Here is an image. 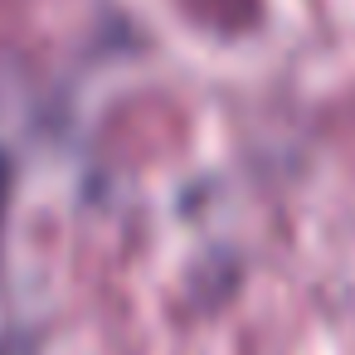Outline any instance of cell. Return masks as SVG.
Here are the masks:
<instances>
[{
    "mask_svg": "<svg viewBox=\"0 0 355 355\" xmlns=\"http://www.w3.org/2000/svg\"><path fill=\"white\" fill-rule=\"evenodd\" d=\"M10 185H15V171H10V156L0 151V229H6V214H10Z\"/></svg>",
    "mask_w": 355,
    "mask_h": 355,
    "instance_id": "obj_1",
    "label": "cell"
}]
</instances>
